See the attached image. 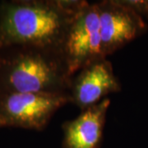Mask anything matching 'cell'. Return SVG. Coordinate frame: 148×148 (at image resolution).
I'll return each mask as SVG.
<instances>
[{
    "label": "cell",
    "instance_id": "1",
    "mask_svg": "<svg viewBox=\"0 0 148 148\" xmlns=\"http://www.w3.org/2000/svg\"><path fill=\"white\" fill-rule=\"evenodd\" d=\"M84 0H11L0 2V50L35 46L61 51L74 16Z\"/></svg>",
    "mask_w": 148,
    "mask_h": 148
},
{
    "label": "cell",
    "instance_id": "2",
    "mask_svg": "<svg viewBox=\"0 0 148 148\" xmlns=\"http://www.w3.org/2000/svg\"><path fill=\"white\" fill-rule=\"evenodd\" d=\"M71 78L59 50L35 46H12L0 50V94L69 95Z\"/></svg>",
    "mask_w": 148,
    "mask_h": 148
},
{
    "label": "cell",
    "instance_id": "3",
    "mask_svg": "<svg viewBox=\"0 0 148 148\" xmlns=\"http://www.w3.org/2000/svg\"><path fill=\"white\" fill-rule=\"evenodd\" d=\"M70 103L69 95L38 92L0 94V128L41 131L57 111Z\"/></svg>",
    "mask_w": 148,
    "mask_h": 148
},
{
    "label": "cell",
    "instance_id": "4",
    "mask_svg": "<svg viewBox=\"0 0 148 148\" xmlns=\"http://www.w3.org/2000/svg\"><path fill=\"white\" fill-rule=\"evenodd\" d=\"M101 45L97 5L96 3H88L74 16L61 47L72 77L90 63L106 58L102 54Z\"/></svg>",
    "mask_w": 148,
    "mask_h": 148
},
{
    "label": "cell",
    "instance_id": "5",
    "mask_svg": "<svg viewBox=\"0 0 148 148\" xmlns=\"http://www.w3.org/2000/svg\"><path fill=\"white\" fill-rule=\"evenodd\" d=\"M96 5L101 52L105 58L147 32L148 27L144 19L119 0L100 1Z\"/></svg>",
    "mask_w": 148,
    "mask_h": 148
},
{
    "label": "cell",
    "instance_id": "6",
    "mask_svg": "<svg viewBox=\"0 0 148 148\" xmlns=\"http://www.w3.org/2000/svg\"><path fill=\"white\" fill-rule=\"evenodd\" d=\"M121 83L107 58L92 62L71 78L69 95L70 103L81 111L95 106L105 96L121 90Z\"/></svg>",
    "mask_w": 148,
    "mask_h": 148
},
{
    "label": "cell",
    "instance_id": "7",
    "mask_svg": "<svg viewBox=\"0 0 148 148\" xmlns=\"http://www.w3.org/2000/svg\"><path fill=\"white\" fill-rule=\"evenodd\" d=\"M110 100L105 98L81 112L73 120L62 125L64 148H98L103 137L106 114Z\"/></svg>",
    "mask_w": 148,
    "mask_h": 148
},
{
    "label": "cell",
    "instance_id": "8",
    "mask_svg": "<svg viewBox=\"0 0 148 148\" xmlns=\"http://www.w3.org/2000/svg\"><path fill=\"white\" fill-rule=\"evenodd\" d=\"M123 5L132 9L142 18L148 20V0H119Z\"/></svg>",
    "mask_w": 148,
    "mask_h": 148
}]
</instances>
